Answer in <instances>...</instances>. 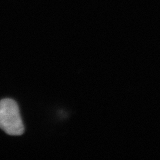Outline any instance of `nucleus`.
<instances>
[{"label": "nucleus", "instance_id": "1", "mask_svg": "<svg viewBox=\"0 0 160 160\" xmlns=\"http://www.w3.org/2000/svg\"><path fill=\"white\" fill-rule=\"evenodd\" d=\"M0 129L9 136H21L24 133L18 105L12 99L0 101Z\"/></svg>", "mask_w": 160, "mask_h": 160}]
</instances>
